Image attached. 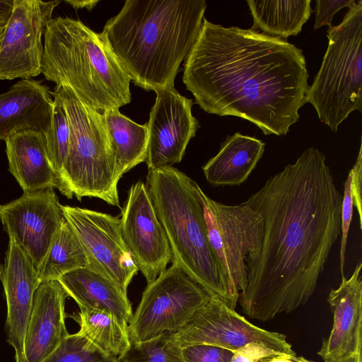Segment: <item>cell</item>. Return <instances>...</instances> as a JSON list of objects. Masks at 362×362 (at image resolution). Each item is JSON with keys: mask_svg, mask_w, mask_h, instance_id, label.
Listing matches in <instances>:
<instances>
[{"mask_svg": "<svg viewBox=\"0 0 362 362\" xmlns=\"http://www.w3.org/2000/svg\"><path fill=\"white\" fill-rule=\"evenodd\" d=\"M247 202L262 214L264 235L238 300L247 316L266 322L313 296L341 234L342 195L325 154L310 147Z\"/></svg>", "mask_w": 362, "mask_h": 362, "instance_id": "1", "label": "cell"}, {"mask_svg": "<svg viewBox=\"0 0 362 362\" xmlns=\"http://www.w3.org/2000/svg\"><path fill=\"white\" fill-rule=\"evenodd\" d=\"M308 77L302 50L286 40L204 18L182 81L205 112L283 136L307 103Z\"/></svg>", "mask_w": 362, "mask_h": 362, "instance_id": "2", "label": "cell"}, {"mask_svg": "<svg viewBox=\"0 0 362 362\" xmlns=\"http://www.w3.org/2000/svg\"><path fill=\"white\" fill-rule=\"evenodd\" d=\"M206 8L204 0H127L102 32L134 84L156 92L174 87Z\"/></svg>", "mask_w": 362, "mask_h": 362, "instance_id": "3", "label": "cell"}, {"mask_svg": "<svg viewBox=\"0 0 362 362\" xmlns=\"http://www.w3.org/2000/svg\"><path fill=\"white\" fill-rule=\"evenodd\" d=\"M41 74L56 88L67 86L93 109H119L131 101V78L105 34L81 21L57 17L44 33Z\"/></svg>", "mask_w": 362, "mask_h": 362, "instance_id": "4", "label": "cell"}, {"mask_svg": "<svg viewBox=\"0 0 362 362\" xmlns=\"http://www.w3.org/2000/svg\"><path fill=\"white\" fill-rule=\"evenodd\" d=\"M165 232L172 263L230 308V298L209 243L195 181L173 166L148 170L145 183Z\"/></svg>", "mask_w": 362, "mask_h": 362, "instance_id": "5", "label": "cell"}, {"mask_svg": "<svg viewBox=\"0 0 362 362\" xmlns=\"http://www.w3.org/2000/svg\"><path fill=\"white\" fill-rule=\"evenodd\" d=\"M69 119V146L63 166V195L100 199L120 207L118 182L122 178L109 140L103 113L85 104L67 86L54 88Z\"/></svg>", "mask_w": 362, "mask_h": 362, "instance_id": "6", "label": "cell"}, {"mask_svg": "<svg viewBox=\"0 0 362 362\" xmlns=\"http://www.w3.org/2000/svg\"><path fill=\"white\" fill-rule=\"evenodd\" d=\"M328 46L309 86L307 103L336 132L353 111H362V0L349 8L341 23L327 30Z\"/></svg>", "mask_w": 362, "mask_h": 362, "instance_id": "7", "label": "cell"}, {"mask_svg": "<svg viewBox=\"0 0 362 362\" xmlns=\"http://www.w3.org/2000/svg\"><path fill=\"white\" fill-rule=\"evenodd\" d=\"M209 243L216 255L227 288L230 308L235 309L247 284V264L260 250L264 220L247 201L235 205L219 203L197 185Z\"/></svg>", "mask_w": 362, "mask_h": 362, "instance_id": "8", "label": "cell"}, {"mask_svg": "<svg viewBox=\"0 0 362 362\" xmlns=\"http://www.w3.org/2000/svg\"><path fill=\"white\" fill-rule=\"evenodd\" d=\"M213 296L175 264L148 284L128 326L130 341L177 332Z\"/></svg>", "mask_w": 362, "mask_h": 362, "instance_id": "9", "label": "cell"}, {"mask_svg": "<svg viewBox=\"0 0 362 362\" xmlns=\"http://www.w3.org/2000/svg\"><path fill=\"white\" fill-rule=\"evenodd\" d=\"M173 337L182 349L208 344L235 351L247 344L259 343L279 354L296 355L286 335L250 323L216 296Z\"/></svg>", "mask_w": 362, "mask_h": 362, "instance_id": "10", "label": "cell"}, {"mask_svg": "<svg viewBox=\"0 0 362 362\" xmlns=\"http://www.w3.org/2000/svg\"><path fill=\"white\" fill-rule=\"evenodd\" d=\"M60 209L83 247L87 267L105 276L127 294L139 270L124 241L120 219L78 206L60 204Z\"/></svg>", "mask_w": 362, "mask_h": 362, "instance_id": "11", "label": "cell"}, {"mask_svg": "<svg viewBox=\"0 0 362 362\" xmlns=\"http://www.w3.org/2000/svg\"><path fill=\"white\" fill-rule=\"evenodd\" d=\"M61 1L13 0L0 44V80L31 79L41 74L42 37Z\"/></svg>", "mask_w": 362, "mask_h": 362, "instance_id": "12", "label": "cell"}, {"mask_svg": "<svg viewBox=\"0 0 362 362\" xmlns=\"http://www.w3.org/2000/svg\"><path fill=\"white\" fill-rule=\"evenodd\" d=\"M120 219L124 241L147 284L153 281L172 261L170 245L146 185H132Z\"/></svg>", "mask_w": 362, "mask_h": 362, "instance_id": "13", "label": "cell"}, {"mask_svg": "<svg viewBox=\"0 0 362 362\" xmlns=\"http://www.w3.org/2000/svg\"><path fill=\"white\" fill-rule=\"evenodd\" d=\"M52 188L23 192L0 204V221L8 237L27 253L37 271L64 216Z\"/></svg>", "mask_w": 362, "mask_h": 362, "instance_id": "14", "label": "cell"}, {"mask_svg": "<svg viewBox=\"0 0 362 362\" xmlns=\"http://www.w3.org/2000/svg\"><path fill=\"white\" fill-rule=\"evenodd\" d=\"M156 93V102L146 123L148 170L180 163L199 127L192 114V99L180 95L174 87Z\"/></svg>", "mask_w": 362, "mask_h": 362, "instance_id": "15", "label": "cell"}, {"mask_svg": "<svg viewBox=\"0 0 362 362\" xmlns=\"http://www.w3.org/2000/svg\"><path fill=\"white\" fill-rule=\"evenodd\" d=\"M7 305V341L15 351V361L24 362V339L34 294L40 284L37 271L27 253L9 238L4 262L0 264Z\"/></svg>", "mask_w": 362, "mask_h": 362, "instance_id": "16", "label": "cell"}, {"mask_svg": "<svg viewBox=\"0 0 362 362\" xmlns=\"http://www.w3.org/2000/svg\"><path fill=\"white\" fill-rule=\"evenodd\" d=\"M362 263L351 276L341 277L338 288L332 289L327 302L333 313V325L318 355L325 362H346L362 352Z\"/></svg>", "mask_w": 362, "mask_h": 362, "instance_id": "17", "label": "cell"}, {"mask_svg": "<svg viewBox=\"0 0 362 362\" xmlns=\"http://www.w3.org/2000/svg\"><path fill=\"white\" fill-rule=\"evenodd\" d=\"M67 297L59 280L42 281L36 289L24 339V362H42L69 334L65 325Z\"/></svg>", "mask_w": 362, "mask_h": 362, "instance_id": "18", "label": "cell"}, {"mask_svg": "<svg viewBox=\"0 0 362 362\" xmlns=\"http://www.w3.org/2000/svg\"><path fill=\"white\" fill-rule=\"evenodd\" d=\"M54 100L41 81L21 79L0 94V140L23 130L48 132Z\"/></svg>", "mask_w": 362, "mask_h": 362, "instance_id": "19", "label": "cell"}, {"mask_svg": "<svg viewBox=\"0 0 362 362\" xmlns=\"http://www.w3.org/2000/svg\"><path fill=\"white\" fill-rule=\"evenodd\" d=\"M8 170L23 192L62 186L48 157L45 135L35 130L18 131L5 139Z\"/></svg>", "mask_w": 362, "mask_h": 362, "instance_id": "20", "label": "cell"}, {"mask_svg": "<svg viewBox=\"0 0 362 362\" xmlns=\"http://www.w3.org/2000/svg\"><path fill=\"white\" fill-rule=\"evenodd\" d=\"M59 281L80 310H96L114 315L128 330L133 313L127 294L112 280L88 267L62 275Z\"/></svg>", "mask_w": 362, "mask_h": 362, "instance_id": "21", "label": "cell"}, {"mask_svg": "<svg viewBox=\"0 0 362 362\" xmlns=\"http://www.w3.org/2000/svg\"><path fill=\"white\" fill-rule=\"evenodd\" d=\"M264 147L255 136L239 132L228 136L218 153L202 166L206 180L216 187L240 185L255 168Z\"/></svg>", "mask_w": 362, "mask_h": 362, "instance_id": "22", "label": "cell"}, {"mask_svg": "<svg viewBox=\"0 0 362 362\" xmlns=\"http://www.w3.org/2000/svg\"><path fill=\"white\" fill-rule=\"evenodd\" d=\"M117 169L122 177L137 165L146 162L148 149V129L123 115L119 109L103 112Z\"/></svg>", "mask_w": 362, "mask_h": 362, "instance_id": "23", "label": "cell"}, {"mask_svg": "<svg viewBox=\"0 0 362 362\" xmlns=\"http://www.w3.org/2000/svg\"><path fill=\"white\" fill-rule=\"evenodd\" d=\"M253 18L252 30L281 39L297 35L313 10L310 0L247 1Z\"/></svg>", "mask_w": 362, "mask_h": 362, "instance_id": "24", "label": "cell"}, {"mask_svg": "<svg viewBox=\"0 0 362 362\" xmlns=\"http://www.w3.org/2000/svg\"><path fill=\"white\" fill-rule=\"evenodd\" d=\"M88 266L83 247L64 218L55 232L37 273L40 282L58 280L64 274Z\"/></svg>", "mask_w": 362, "mask_h": 362, "instance_id": "25", "label": "cell"}, {"mask_svg": "<svg viewBox=\"0 0 362 362\" xmlns=\"http://www.w3.org/2000/svg\"><path fill=\"white\" fill-rule=\"evenodd\" d=\"M72 317L80 326L79 334L116 358L130 344L128 330L112 314L96 310H80Z\"/></svg>", "mask_w": 362, "mask_h": 362, "instance_id": "26", "label": "cell"}, {"mask_svg": "<svg viewBox=\"0 0 362 362\" xmlns=\"http://www.w3.org/2000/svg\"><path fill=\"white\" fill-rule=\"evenodd\" d=\"M54 100L52 122L48 132L45 134L48 157L62 186V174L68 153L70 127L66 111L59 93L52 92Z\"/></svg>", "mask_w": 362, "mask_h": 362, "instance_id": "27", "label": "cell"}, {"mask_svg": "<svg viewBox=\"0 0 362 362\" xmlns=\"http://www.w3.org/2000/svg\"><path fill=\"white\" fill-rule=\"evenodd\" d=\"M117 362H186L182 349L173 333L144 341H130L129 347L117 358Z\"/></svg>", "mask_w": 362, "mask_h": 362, "instance_id": "28", "label": "cell"}, {"mask_svg": "<svg viewBox=\"0 0 362 362\" xmlns=\"http://www.w3.org/2000/svg\"><path fill=\"white\" fill-rule=\"evenodd\" d=\"M42 362H117L88 339L79 334H68Z\"/></svg>", "mask_w": 362, "mask_h": 362, "instance_id": "29", "label": "cell"}, {"mask_svg": "<svg viewBox=\"0 0 362 362\" xmlns=\"http://www.w3.org/2000/svg\"><path fill=\"white\" fill-rule=\"evenodd\" d=\"M354 199L351 191V173L349 170L344 183V194L342 195L341 209V247H340V272L341 277L345 276L344 270L348 233L352 220Z\"/></svg>", "mask_w": 362, "mask_h": 362, "instance_id": "30", "label": "cell"}, {"mask_svg": "<svg viewBox=\"0 0 362 362\" xmlns=\"http://www.w3.org/2000/svg\"><path fill=\"white\" fill-rule=\"evenodd\" d=\"M234 351L214 345L197 344L182 348L186 362H230Z\"/></svg>", "mask_w": 362, "mask_h": 362, "instance_id": "31", "label": "cell"}, {"mask_svg": "<svg viewBox=\"0 0 362 362\" xmlns=\"http://www.w3.org/2000/svg\"><path fill=\"white\" fill-rule=\"evenodd\" d=\"M356 3L355 0H317L315 6V21L314 28L332 25L334 14L344 7H350Z\"/></svg>", "mask_w": 362, "mask_h": 362, "instance_id": "32", "label": "cell"}, {"mask_svg": "<svg viewBox=\"0 0 362 362\" xmlns=\"http://www.w3.org/2000/svg\"><path fill=\"white\" fill-rule=\"evenodd\" d=\"M276 354L279 353L263 344L250 343L234 351L230 362H258L262 358Z\"/></svg>", "mask_w": 362, "mask_h": 362, "instance_id": "33", "label": "cell"}, {"mask_svg": "<svg viewBox=\"0 0 362 362\" xmlns=\"http://www.w3.org/2000/svg\"><path fill=\"white\" fill-rule=\"evenodd\" d=\"M351 173V191L354 199V206L356 207L360 228H362V210H361V184H362V151L360 145L358 155Z\"/></svg>", "mask_w": 362, "mask_h": 362, "instance_id": "34", "label": "cell"}, {"mask_svg": "<svg viewBox=\"0 0 362 362\" xmlns=\"http://www.w3.org/2000/svg\"><path fill=\"white\" fill-rule=\"evenodd\" d=\"M258 362H315L303 356L279 354L262 358Z\"/></svg>", "mask_w": 362, "mask_h": 362, "instance_id": "35", "label": "cell"}, {"mask_svg": "<svg viewBox=\"0 0 362 362\" xmlns=\"http://www.w3.org/2000/svg\"><path fill=\"white\" fill-rule=\"evenodd\" d=\"M13 0H0V27L4 26L11 14Z\"/></svg>", "mask_w": 362, "mask_h": 362, "instance_id": "36", "label": "cell"}, {"mask_svg": "<svg viewBox=\"0 0 362 362\" xmlns=\"http://www.w3.org/2000/svg\"><path fill=\"white\" fill-rule=\"evenodd\" d=\"M66 3L75 8H86L88 10H92L99 2L98 0H66Z\"/></svg>", "mask_w": 362, "mask_h": 362, "instance_id": "37", "label": "cell"}, {"mask_svg": "<svg viewBox=\"0 0 362 362\" xmlns=\"http://www.w3.org/2000/svg\"><path fill=\"white\" fill-rule=\"evenodd\" d=\"M346 362H362V352H359L352 356Z\"/></svg>", "mask_w": 362, "mask_h": 362, "instance_id": "38", "label": "cell"}, {"mask_svg": "<svg viewBox=\"0 0 362 362\" xmlns=\"http://www.w3.org/2000/svg\"><path fill=\"white\" fill-rule=\"evenodd\" d=\"M4 26L0 27V44L2 39L3 33H4Z\"/></svg>", "mask_w": 362, "mask_h": 362, "instance_id": "39", "label": "cell"}]
</instances>
